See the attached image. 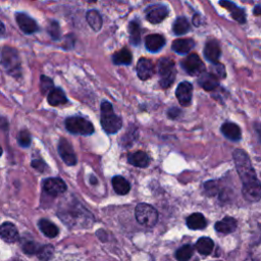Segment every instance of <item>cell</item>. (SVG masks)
I'll return each instance as SVG.
<instances>
[{
  "mask_svg": "<svg viewBox=\"0 0 261 261\" xmlns=\"http://www.w3.org/2000/svg\"><path fill=\"white\" fill-rule=\"evenodd\" d=\"M221 133L226 139L234 141V142L241 140V137H242V132H241L240 127L238 125H236L234 123H229V122L224 123L221 126Z\"/></svg>",
  "mask_w": 261,
  "mask_h": 261,
  "instance_id": "cell-15",
  "label": "cell"
},
{
  "mask_svg": "<svg viewBox=\"0 0 261 261\" xmlns=\"http://www.w3.org/2000/svg\"><path fill=\"white\" fill-rule=\"evenodd\" d=\"M254 14H255V15H257V16L261 15V8H260V7H257V8L255 9V12H254Z\"/></svg>",
  "mask_w": 261,
  "mask_h": 261,
  "instance_id": "cell-44",
  "label": "cell"
},
{
  "mask_svg": "<svg viewBox=\"0 0 261 261\" xmlns=\"http://www.w3.org/2000/svg\"><path fill=\"white\" fill-rule=\"evenodd\" d=\"M38 226L40 228V230L44 234V236H46L47 238H55L59 233L60 229L59 227L51 221L47 220V219H40L38 222Z\"/></svg>",
  "mask_w": 261,
  "mask_h": 261,
  "instance_id": "cell-26",
  "label": "cell"
},
{
  "mask_svg": "<svg viewBox=\"0 0 261 261\" xmlns=\"http://www.w3.org/2000/svg\"><path fill=\"white\" fill-rule=\"evenodd\" d=\"M158 74H159V84L161 88H169L176 79V65L170 59L163 57L158 63Z\"/></svg>",
  "mask_w": 261,
  "mask_h": 261,
  "instance_id": "cell-4",
  "label": "cell"
},
{
  "mask_svg": "<svg viewBox=\"0 0 261 261\" xmlns=\"http://www.w3.org/2000/svg\"><path fill=\"white\" fill-rule=\"evenodd\" d=\"M59 152H60V155L62 156V158H63V160L65 161L66 164H68L70 166H73V165L77 164V162H78L77 155L74 151V148H73L72 144L67 139L62 138L60 140Z\"/></svg>",
  "mask_w": 261,
  "mask_h": 261,
  "instance_id": "cell-8",
  "label": "cell"
},
{
  "mask_svg": "<svg viewBox=\"0 0 261 261\" xmlns=\"http://www.w3.org/2000/svg\"><path fill=\"white\" fill-rule=\"evenodd\" d=\"M32 165H33L34 168H36V169L39 170V171H43L44 168H45V163H44V161H42L41 159H35V160H33Z\"/></svg>",
  "mask_w": 261,
  "mask_h": 261,
  "instance_id": "cell-40",
  "label": "cell"
},
{
  "mask_svg": "<svg viewBox=\"0 0 261 261\" xmlns=\"http://www.w3.org/2000/svg\"><path fill=\"white\" fill-rule=\"evenodd\" d=\"M195 247L201 255L207 256L211 254L214 248V242L208 237H202L197 241V243L195 244Z\"/></svg>",
  "mask_w": 261,
  "mask_h": 261,
  "instance_id": "cell-27",
  "label": "cell"
},
{
  "mask_svg": "<svg viewBox=\"0 0 261 261\" xmlns=\"http://www.w3.org/2000/svg\"><path fill=\"white\" fill-rule=\"evenodd\" d=\"M84 2H86L88 4H94V3L97 2V0H84Z\"/></svg>",
  "mask_w": 261,
  "mask_h": 261,
  "instance_id": "cell-45",
  "label": "cell"
},
{
  "mask_svg": "<svg viewBox=\"0 0 261 261\" xmlns=\"http://www.w3.org/2000/svg\"><path fill=\"white\" fill-rule=\"evenodd\" d=\"M132 53L130 52V50H128L127 48L122 49L121 51L117 52L113 56H112V62L114 65L121 66V65H125V66H129L132 63Z\"/></svg>",
  "mask_w": 261,
  "mask_h": 261,
  "instance_id": "cell-28",
  "label": "cell"
},
{
  "mask_svg": "<svg viewBox=\"0 0 261 261\" xmlns=\"http://www.w3.org/2000/svg\"><path fill=\"white\" fill-rule=\"evenodd\" d=\"M135 216L137 221L147 227L154 226L158 221L157 210L146 203H140L135 209Z\"/></svg>",
  "mask_w": 261,
  "mask_h": 261,
  "instance_id": "cell-5",
  "label": "cell"
},
{
  "mask_svg": "<svg viewBox=\"0 0 261 261\" xmlns=\"http://www.w3.org/2000/svg\"><path fill=\"white\" fill-rule=\"evenodd\" d=\"M3 152H4V151H3V148H2V146H0V156L3 155Z\"/></svg>",
  "mask_w": 261,
  "mask_h": 261,
  "instance_id": "cell-46",
  "label": "cell"
},
{
  "mask_svg": "<svg viewBox=\"0 0 261 261\" xmlns=\"http://www.w3.org/2000/svg\"><path fill=\"white\" fill-rule=\"evenodd\" d=\"M40 246L33 241H27L23 244V251L29 255H36Z\"/></svg>",
  "mask_w": 261,
  "mask_h": 261,
  "instance_id": "cell-36",
  "label": "cell"
},
{
  "mask_svg": "<svg viewBox=\"0 0 261 261\" xmlns=\"http://www.w3.org/2000/svg\"><path fill=\"white\" fill-rule=\"evenodd\" d=\"M186 223L190 229H203L207 225V220L202 213L196 212L188 216Z\"/></svg>",
  "mask_w": 261,
  "mask_h": 261,
  "instance_id": "cell-22",
  "label": "cell"
},
{
  "mask_svg": "<svg viewBox=\"0 0 261 261\" xmlns=\"http://www.w3.org/2000/svg\"><path fill=\"white\" fill-rule=\"evenodd\" d=\"M112 187L119 195H127L131 190L130 183L122 176H115L112 178Z\"/></svg>",
  "mask_w": 261,
  "mask_h": 261,
  "instance_id": "cell-25",
  "label": "cell"
},
{
  "mask_svg": "<svg viewBox=\"0 0 261 261\" xmlns=\"http://www.w3.org/2000/svg\"><path fill=\"white\" fill-rule=\"evenodd\" d=\"M180 113H181V111L178 108H171L168 110V117L170 119H177L180 115Z\"/></svg>",
  "mask_w": 261,
  "mask_h": 261,
  "instance_id": "cell-41",
  "label": "cell"
},
{
  "mask_svg": "<svg viewBox=\"0 0 261 261\" xmlns=\"http://www.w3.org/2000/svg\"><path fill=\"white\" fill-rule=\"evenodd\" d=\"M204 191L205 194L207 196H215L216 194H218L219 191V184L217 181H208L206 183H204Z\"/></svg>",
  "mask_w": 261,
  "mask_h": 261,
  "instance_id": "cell-34",
  "label": "cell"
},
{
  "mask_svg": "<svg viewBox=\"0 0 261 261\" xmlns=\"http://www.w3.org/2000/svg\"><path fill=\"white\" fill-rule=\"evenodd\" d=\"M255 130H256V133H257V135H258V138H259V140H260V142H261V124L256 125Z\"/></svg>",
  "mask_w": 261,
  "mask_h": 261,
  "instance_id": "cell-42",
  "label": "cell"
},
{
  "mask_svg": "<svg viewBox=\"0 0 261 261\" xmlns=\"http://www.w3.org/2000/svg\"><path fill=\"white\" fill-rule=\"evenodd\" d=\"M53 81L48 77L42 76L41 77V91L43 94L49 93L53 89Z\"/></svg>",
  "mask_w": 261,
  "mask_h": 261,
  "instance_id": "cell-38",
  "label": "cell"
},
{
  "mask_svg": "<svg viewBox=\"0 0 261 261\" xmlns=\"http://www.w3.org/2000/svg\"><path fill=\"white\" fill-rule=\"evenodd\" d=\"M233 157L242 181L243 197L249 202L259 201L261 199V183L257 178L249 155L242 149H236Z\"/></svg>",
  "mask_w": 261,
  "mask_h": 261,
  "instance_id": "cell-1",
  "label": "cell"
},
{
  "mask_svg": "<svg viewBox=\"0 0 261 261\" xmlns=\"http://www.w3.org/2000/svg\"><path fill=\"white\" fill-rule=\"evenodd\" d=\"M67 130L75 135L90 136L94 133V127L91 122L81 117H72L66 121Z\"/></svg>",
  "mask_w": 261,
  "mask_h": 261,
  "instance_id": "cell-6",
  "label": "cell"
},
{
  "mask_svg": "<svg viewBox=\"0 0 261 261\" xmlns=\"http://www.w3.org/2000/svg\"><path fill=\"white\" fill-rule=\"evenodd\" d=\"M199 85L206 91H212L218 86V78L212 73H202L198 78Z\"/></svg>",
  "mask_w": 261,
  "mask_h": 261,
  "instance_id": "cell-17",
  "label": "cell"
},
{
  "mask_svg": "<svg viewBox=\"0 0 261 261\" xmlns=\"http://www.w3.org/2000/svg\"><path fill=\"white\" fill-rule=\"evenodd\" d=\"M2 64L4 69L12 76L18 77L21 73V61L18 51L10 46H5L2 50Z\"/></svg>",
  "mask_w": 261,
  "mask_h": 261,
  "instance_id": "cell-3",
  "label": "cell"
},
{
  "mask_svg": "<svg viewBox=\"0 0 261 261\" xmlns=\"http://www.w3.org/2000/svg\"><path fill=\"white\" fill-rule=\"evenodd\" d=\"M168 15V9L161 5L151 6L146 10V19L151 24L161 23Z\"/></svg>",
  "mask_w": 261,
  "mask_h": 261,
  "instance_id": "cell-10",
  "label": "cell"
},
{
  "mask_svg": "<svg viewBox=\"0 0 261 261\" xmlns=\"http://www.w3.org/2000/svg\"><path fill=\"white\" fill-rule=\"evenodd\" d=\"M213 65L214 66H212V68H211L212 74L215 75L217 78H224L225 77L224 67L221 64H218V63H215Z\"/></svg>",
  "mask_w": 261,
  "mask_h": 261,
  "instance_id": "cell-39",
  "label": "cell"
},
{
  "mask_svg": "<svg viewBox=\"0 0 261 261\" xmlns=\"http://www.w3.org/2000/svg\"><path fill=\"white\" fill-rule=\"evenodd\" d=\"M128 161L130 164L137 167H147L150 163V158L148 154L144 151H137L134 153H130L128 155Z\"/></svg>",
  "mask_w": 261,
  "mask_h": 261,
  "instance_id": "cell-20",
  "label": "cell"
},
{
  "mask_svg": "<svg viewBox=\"0 0 261 261\" xmlns=\"http://www.w3.org/2000/svg\"><path fill=\"white\" fill-rule=\"evenodd\" d=\"M165 44V40L161 35L153 34L149 35L145 39V46L151 52L159 51Z\"/></svg>",
  "mask_w": 261,
  "mask_h": 261,
  "instance_id": "cell-21",
  "label": "cell"
},
{
  "mask_svg": "<svg viewBox=\"0 0 261 261\" xmlns=\"http://www.w3.org/2000/svg\"><path fill=\"white\" fill-rule=\"evenodd\" d=\"M48 103L52 106H59L68 102V98L65 92L61 88H53L47 96Z\"/></svg>",
  "mask_w": 261,
  "mask_h": 261,
  "instance_id": "cell-23",
  "label": "cell"
},
{
  "mask_svg": "<svg viewBox=\"0 0 261 261\" xmlns=\"http://www.w3.org/2000/svg\"><path fill=\"white\" fill-rule=\"evenodd\" d=\"M204 55L208 62L211 64H215L218 62L220 56V47L218 43L214 40H210L206 43L204 48Z\"/></svg>",
  "mask_w": 261,
  "mask_h": 261,
  "instance_id": "cell-19",
  "label": "cell"
},
{
  "mask_svg": "<svg viewBox=\"0 0 261 261\" xmlns=\"http://www.w3.org/2000/svg\"><path fill=\"white\" fill-rule=\"evenodd\" d=\"M193 95V86L189 82L181 83L176 91V96L182 106L190 105Z\"/></svg>",
  "mask_w": 261,
  "mask_h": 261,
  "instance_id": "cell-11",
  "label": "cell"
},
{
  "mask_svg": "<svg viewBox=\"0 0 261 261\" xmlns=\"http://www.w3.org/2000/svg\"><path fill=\"white\" fill-rule=\"evenodd\" d=\"M219 5L224 8L225 10H227L230 14V16L233 17V19L241 24L245 23L246 18H245V13L243 10H241L240 8H238L235 4L228 2V0H221L219 2Z\"/></svg>",
  "mask_w": 261,
  "mask_h": 261,
  "instance_id": "cell-18",
  "label": "cell"
},
{
  "mask_svg": "<svg viewBox=\"0 0 261 261\" xmlns=\"http://www.w3.org/2000/svg\"><path fill=\"white\" fill-rule=\"evenodd\" d=\"M195 46L192 39H177L172 43V49L179 54H187Z\"/></svg>",
  "mask_w": 261,
  "mask_h": 261,
  "instance_id": "cell-24",
  "label": "cell"
},
{
  "mask_svg": "<svg viewBox=\"0 0 261 261\" xmlns=\"http://www.w3.org/2000/svg\"><path fill=\"white\" fill-rule=\"evenodd\" d=\"M86 19H87L88 24L94 31L98 32L102 28L103 22H102V18L100 16V14L98 12H96V11L88 12L86 15Z\"/></svg>",
  "mask_w": 261,
  "mask_h": 261,
  "instance_id": "cell-29",
  "label": "cell"
},
{
  "mask_svg": "<svg viewBox=\"0 0 261 261\" xmlns=\"http://www.w3.org/2000/svg\"><path fill=\"white\" fill-rule=\"evenodd\" d=\"M43 188L47 194H49L53 197L64 194L68 189L65 181H63L60 178L46 179L43 183Z\"/></svg>",
  "mask_w": 261,
  "mask_h": 261,
  "instance_id": "cell-9",
  "label": "cell"
},
{
  "mask_svg": "<svg viewBox=\"0 0 261 261\" xmlns=\"http://www.w3.org/2000/svg\"><path fill=\"white\" fill-rule=\"evenodd\" d=\"M5 34H6V27L2 22H0V37L5 36Z\"/></svg>",
  "mask_w": 261,
  "mask_h": 261,
  "instance_id": "cell-43",
  "label": "cell"
},
{
  "mask_svg": "<svg viewBox=\"0 0 261 261\" xmlns=\"http://www.w3.org/2000/svg\"><path fill=\"white\" fill-rule=\"evenodd\" d=\"M17 23L20 29L26 34H33L38 30L37 23L26 14H17Z\"/></svg>",
  "mask_w": 261,
  "mask_h": 261,
  "instance_id": "cell-13",
  "label": "cell"
},
{
  "mask_svg": "<svg viewBox=\"0 0 261 261\" xmlns=\"http://www.w3.org/2000/svg\"><path fill=\"white\" fill-rule=\"evenodd\" d=\"M130 40L133 45H139L141 42V30L140 25L137 21H133L129 25Z\"/></svg>",
  "mask_w": 261,
  "mask_h": 261,
  "instance_id": "cell-30",
  "label": "cell"
},
{
  "mask_svg": "<svg viewBox=\"0 0 261 261\" xmlns=\"http://www.w3.org/2000/svg\"><path fill=\"white\" fill-rule=\"evenodd\" d=\"M215 230L222 235H227L236 230L237 228V220L231 216H225L221 220L215 223Z\"/></svg>",
  "mask_w": 261,
  "mask_h": 261,
  "instance_id": "cell-16",
  "label": "cell"
},
{
  "mask_svg": "<svg viewBox=\"0 0 261 261\" xmlns=\"http://www.w3.org/2000/svg\"><path fill=\"white\" fill-rule=\"evenodd\" d=\"M53 253H54V247L51 245H45V246H40L36 255L41 261H48L53 256Z\"/></svg>",
  "mask_w": 261,
  "mask_h": 261,
  "instance_id": "cell-33",
  "label": "cell"
},
{
  "mask_svg": "<svg viewBox=\"0 0 261 261\" xmlns=\"http://www.w3.org/2000/svg\"><path fill=\"white\" fill-rule=\"evenodd\" d=\"M48 33L53 40H60L61 39V28H60L59 23L51 22L48 27Z\"/></svg>",
  "mask_w": 261,
  "mask_h": 261,
  "instance_id": "cell-37",
  "label": "cell"
},
{
  "mask_svg": "<svg viewBox=\"0 0 261 261\" xmlns=\"http://www.w3.org/2000/svg\"><path fill=\"white\" fill-rule=\"evenodd\" d=\"M194 248L190 244H186L179 248L176 252V258L178 261H189L193 256Z\"/></svg>",
  "mask_w": 261,
  "mask_h": 261,
  "instance_id": "cell-31",
  "label": "cell"
},
{
  "mask_svg": "<svg viewBox=\"0 0 261 261\" xmlns=\"http://www.w3.org/2000/svg\"><path fill=\"white\" fill-rule=\"evenodd\" d=\"M101 126L109 135L118 133L123 127L122 119L114 113L112 105L107 101L101 103Z\"/></svg>",
  "mask_w": 261,
  "mask_h": 261,
  "instance_id": "cell-2",
  "label": "cell"
},
{
  "mask_svg": "<svg viewBox=\"0 0 261 261\" xmlns=\"http://www.w3.org/2000/svg\"><path fill=\"white\" fill-rule=\"evenodd\" d=\"M137 74L143 81L150 79L154 74L153 63L150 60L141 59L137 64Z\"/></svg>",
  "mask_w": 261,
  "mask_h": 261,
  "instance_id": "cell-14",
  "label": "cell"
},
{
  "mask_svg": "<svg viewBox=\"0 0 261 261\" xmlns=\"http://www.w3.org/2000/svg\"><path fill=\"white\" fill-rule=\"evenodd\" d=\"M182 68L191 76H199L204 72V64L197 54H190L182 62Z\"/></svg>",
  "mask_w": 261,
  "mask_h": 261,
  "instance_id": "cell-7",
  "label": "cell"
},
{
  "mask_svg": "<svg viewBox=\"0 0 261 261\" xmlns=\"http://www.w3.org/2000/svg\"><path fill=\"white\" fill-rule=\"evenodd\" d=\"M172 30L176 35H184L190 30V24L186 18H178L173 24Z\"/></svg>",
  "mask_w": 261,
  "mask_h": 261,
  "instance_id": "cell-32",
  "label": "cell"
},
{
  "mask_svg": "<svg viewBox=\"0 0 261 261\" xmlns=\"http://www.w3.org/2000/svg\"><path fill=\"white\" fill-rule=\"evenodd\" d=\"M0 238L8 243H15L19 240V230L12 222H4L0 225Z\"/></svg>",
  "mask_w": 261,
  "mask_h": 261,
  "instance_id": "cell-12",
  "label": "cell"
},
{
  "mask_svg": "<svg viewBox=\"0 0 261 261\" xmlns=\"http://www.w3.org/2000/svg\"><path fill=\"white\" fill-rule=\"evenodd\" d=\"M31 141H32V138H31V135L28 131L20 132V134L18 136V142H19L20 146H22L24 148H27L31 145Z\"/></svg>",
  "mask_w": 261,
  "mask_h": 261,
  "instance_id": "cell-35",
  "label": "cell"
}]
</instances>
